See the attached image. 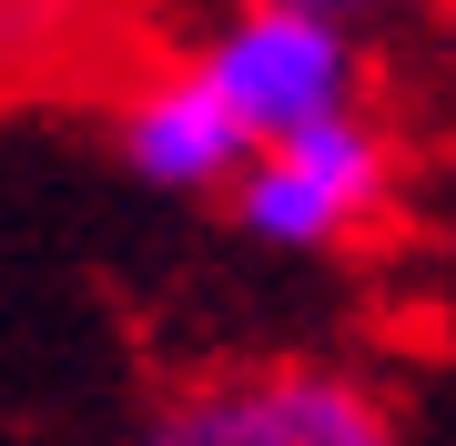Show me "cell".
Returning a JSON list of instances; mask_svg holds the SVG:
<instances>
[{"instance_id": "obj_1", "label": "cell", "mask_w": 456, "mask_h": 446, "mask_svg": "<svg viewBox=\"0 0 456 446\" xmlns=\"http://www.w3.org/2000/svg\"><path fill=\"white\" fill-rule=\"evenodd\" d=\"M224 203H233V233L264 254H335V244H355V233L386 223V203H395V133L365 112H325V122H305V133H284V142H254L244 163H233L224 182Z\"/></svg>"}, {"instance_id": "obj_2", "label": "cell", "mask_w": 456, "mask_h": 446, "mask_svg": "<svg viewBox=\"0 0 456 446\" xmlns=\"http://www.w3.org/2000/svg\"><path fill=\"white\" fill-rule=\"evenodd\" d=\"M193 71L244 122V142H284L305 122L365 101V20L314 11V0H233L203 31Z\"/></svg>"}, {"instance_id": "obj_3", "label": "cell", "mask_w": 456, "mask_h": 446, "mask_svg": "<svg viewBox=\"0 0 456 446\" xmlns=\"http://www.w3.org/2000/svg\"><path fill=\"white\" fill-rule=\"evenodd\" d=\"M132 446H406V436L355 365L254 355V365H213V376L173 385Z\"/></svg>"}, {"instance_id": "obj_4", "label": "cell", "mask_w": 456, "mask_h": 446, "mask_svg": "<svg viewBox=\"0 0 456 446\" xmlns=\"http://www.w3.org/2000/svg\"><path fill=\"white\" fill-rule=\"evenodd\" d=\"M244 122L213 101V82L193 61L163 71V82H142L122 101V173L132 182H152V193H173V203H203V193H224L233 163H244Z\"/></svg>"}, {"instance_id": "obj_5", "label": "cell", "mask_w": 456, "mask_h": 446, "mask_svg": "<svg viewBox=\"0 0 456 446\" xmlns=\"http://www.w3.org/2000/svg\"><path fill=\"white\" fill-rule=\"evenodd\" d=\"M41 31H51V20L31 11V0H0V61H31V51H41Z\"/></svg>"}, {"instance_id": "obj_6", "label": "cell", "mask_w": 456, "mask_h": 446, "mask_svg": "<svg viewBox=\"0 0 456 446\" xmlns=\"http://www.w3.org/2000/svg\"><path fill=\"white\" fill-rule=\"evenodd\" d=\"M314 11H345V20H375V11H395V0H314Z\"/></svg>"}, {"instance_id": "obj_7", "label": "cell", "mask_w": 456, "mask_h": 446, "mask_svg": "<svg viewBox=\"0 0 456 446\" xmlns=\"http://www.w3.org/2000/svg\"><path fill=\"white\" fill-rule=\"evenodd\" d=\"M31 11H41V20H51V11H82V0H31Z\"/></svg>"}]
</instances>
